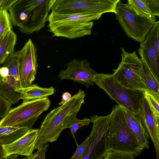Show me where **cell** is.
<instances>
[{
	"label": "cell",
	"instance_id": "6da1fadb",
	"mask_svg": "<svg viewBox=\"0 0 159 159\" xmlns=\"http://www.w3.org/2000/svg\"><path fill=\"white\" fill-rule=\"evenodd\" d=\"M85 92L79 89L64 104L54 109L45 116L39 129L34 149H40L48 142L57 141L62 131L68 128L84 103Z\"/></svg>",
	"mask_w": 159,
	"mask_h": 159
},
{
	"label": "cell",
	"instance_id": "7a4b0ae2",
	"mask_svg": "<svg viewBox=\"0 0 159 159\" xmlns=\"http://www.w3.org/2000/svg\"><path fill=\"white\" fill-rule=\"evenodd\" d=\"M54 0H17L9 14L12 25L27 34L44 28Z\"/></svg>",
	"mask_w": 159,
	"mask_h": 159
},
{
	"label": "cell",
	"instance_id": "3957f363",
	"mask_svg": "<svg viewBox=\"0 0 159 159\" xmlns=\"http://www.w3.org/2000/svg\"><path fill=\"white\" fill-rule=\"evenodd\" d=\"M102 14H64L52 11L47 21L49 31L54 36L72 39L90 35L93 20H98Z\"/></svg>",
	"mask_w": 159,
	"mask_h": 159
},
{
	"label": "cell",
	"instance_id": "277c9868",
	"mask_svg": "<svg viewBox=\"0 0 159 159\" xmlns=\"http://www.w3.org/2000/svg\"><path fill=\"white\" fill-rule=\"evenodd\" d=\"M107 135V149L113 151L139 156L143 149L129 128L121 107H113Z\"/></svg>",
	"mask_w": 159,
	"mask_h": 159
},
{
	"label": "cell",
	"instance_id": "5b68a950",
	"mask_svg": "<svg viewBox=\"0 0 159 159\" xmlns=\"http://www.w3.org/2000/svg\"><path fill=\"white\" fill-rule=\"evenodd\" d=\"M94 82L122 108L132 115H139L143 92L123 87L115 79L112 74L97 73Z\"/></svg>",
	"mask_w": 159,
	"mask_h": 159
},
{
	"label": "cell",
	"instance_id": "8992f818",
	"mask_svg": "<svg viewBox=\"0 0 159 159\" xmlns=\"http://www.w3.org/2000/svg\"><path fill=\"white\" fill-rule=\"evenodd\" d=\"M115 14L126 35L140 43L145 40L156 22L155 16L138 13L127 3L120 1L117 5Z\"/></svg>",
	"mask_w": 159,
	"mask_h": 159
},
{
	"label": "cell",
	"instance_id": "52a82bcc",
	"mask_svg": "<svg viewBox=\"0 0 159 159\" xmlns=\"http://www.w3.org/2000/svg\"><path fill=\"white\" fill-rule=\"evenodd\" d=\"M51 104L48 97L23 101L19 106L11 109L0 121V127L15 126L32 129L39 116L47 110Z\"/></svg>",
	"mask_w": 159,
	"mask_h": 159
},
{
	"label": "cell",
	"instance_id": "ba28073f",
	"mask_svg": "<svg viewBox=\"0 0 159 159\" xmlns=\"http://www.w3.org/2000/svg\"><path fill=\"white\" fill-rule=\"evenodd\" d=\"M121 61L112 74L115 79L123 87L143 92L147 90L141 75V62L137 52L129 53L120 48Z\"/></svg>",
	"mask_w": 159,
	"mask_h": 159
},
{
	"label": "cell",
	"instance_id": "9c48e42d",
	"mask_svg": "<svg viewBox=\"0 0 159 159\" xmlns=\"http://www.w3.org/2000/svg\"><path fill=\"white\" fill-rule=\"evenodd\" d=\"M120 0H54L51 10L64 14L116 13Z\"/></svg>",
	"mask_w": 159,
	"mask_h": 159
},
{
	"label": "cell",
	"instance_id": "30bf717a",
	"mask_svg": "<svg viewBox=\"0 0 159 159\" xmlns=\"http://www.w3.org/2000/svg\"><path fill=\"white\" fill-rule=\"evenodd\" d=\"M111 116V112L105 116H90L92 128L81 159H103L107 152V135Z\"/></svg>",
	"mask_w": 159,
	"mask_h": 159
},
{
	"label": "cell",
	"instance_id": "8fae6325",
	"mask_svg": "<svg viewBox=\"0 0 159 159\" xmlns=\"http://www.w3.org/2000/svg\"><path fill=\"white\" fill-rule=\"evenodd\" d=\"M16 52L21 87H27L32 84L37 74L38 64L36 48L29 39L22 48Z\"/></svg>",
	"mask_w": 159,
	"mask_h": 159
},
{
	"label": "cell",
	"instance_id": "7c38bea8",
	"mask_svg": "<svg viewBox=\"0 0 159 159\" xmlns=\"http://www.w3.org/2000/svg\"><path fill=\"white\" fill-rule=\"evenodd\" d=\"M67 68L59 72L58 77L60 80H70L75 82L84 85L87 88L93 85L96 72L90 66L85 59H74L65 65Z\"/></svg>",
	"mask_w": 159,
	"mask_h": 159
},
{
	"label": "cell",
	"instance_id": "4fadbf2b",
	"mask_svg": "<svg viewBox=\"0 0 159 159\" xmlns=\"http://www.w3.org/2000/svg\"><path fill=\"white\" fill-rule=\"evenodd\" d=\"M159 36V22L156 21L146 36L145 40L140 43L137 52L159 81V48L157 45Z\"/></svg>",
	"mask_w": 159,
	"mask_h": 159
},
{
	"label": "cell",
	"instance_id": "5bb4252c",
	"mask_svg": "<svg viewBox=\"0 0 159 159\" xmlns=\"http://www.w3.org/2000/svg\"><path fill=\"white\" fill-rule=\"evenodd\" d=\"M39 129H31L13 142L1 146L4 157L16 154L29 157L33 154Z\"/></svg>",
	"mask_w": 159,
	"mask_h": 159
},
{
	"label": "cell",
	"instance_id": "9a60e30c",
	"mask_svg": "<svg viewBox=\"0 0 159 159\" xmlns=\"http://www.w3.org/2000/svg\"><path fill=\"white\" fill-rule=\"evenodd\" d=\"M139 115L145 130L154 145L156 159H159V122L155 120L143 96L140 105Z\"/></svg>",
	"mask_w": 159,
	"mask_h": 159
},
{
	"label": "cell",
	"instance_id": "2e32d148",
	"mask_svg": "<svg viewBox=\"0 0 159 159\" xmlns=\"http://www.w3.org/2000/svg\"><path fill=\"white\" fill-rule=\"evenodd\" d=\"M121 108L127 125L139 144L143 149L149 148L148 139L150 137L142 124L139 115H132Z\"/></svg>",
	"mask_w": 159,
	"mask_h": 159
},
{
	"label": "cell",
	"instance_id": "e0dca14e",
	"mask_svg": "<svg viewBox=\"0 0 159 159\" xmlns=\"http://www.w3.org/2000/svg\"><path fill=\"white\" fill-rule=\"evenodd\" d=\"M20 88V80L8 75L2 78L0 83V94L11 104H15L21 99V93L16 90Z\"/></svg>",
	"mask_w": 159,
	"mask_h": 159
},
{
	"label": "cell",
	"instance_id": "ac0fdd59",
	"mask_svg": "<svg viewBox=\"0 0 159 159\" xmlns=\"http://www.w3.org/2000/svg\"><path fill=\"white\" fill-rule=\"evenodd\" d=\"M16 90L21 94V99L28 101L48 97L53 94L56 90L53 87L44 88L37 84H32L25 88H21Z\"/></svg>",
	"mask_w": 159,
	"mask_h": 159
},
{
	"label": "cell",
	"instance_id": "d6986e66",
	"mask_svg": "<svg viewBox=\"0 0 159 159\" xmlns=\"http://www.w3.org/2000/svg\"><path fill=\"white\" fill-rule=\"evenodd\" d=\"M127 4L138 13L159 17V0H128Z\"/></svg>",
	"mask_w": 159,
	"mask_h": 159
},
{
	"label": "cell",
	"instance_id": "ffe728a7",
	"mask_svg": "<svg viewBox=\"0 0 159 159\" xmlns=\"http://www.w3.org/2000/svg\"><path fill=\"white\" fill-rule=\"evenodd\" d=\"M16 40V34L12 30L0 39V65L3 64L8 57L15 52Z\"/></svg>",
	"mask_w": 159,
	"mask_h": 159
},
{
	"label": "cell",
	"instance_id": "44dd1931",
	"mask_svg": "<svg viewBox=\"0 0 159 159\" xmlns=\"http://www.w3.org/2000/svg\"><path fill=\"white\" fill-rule=\"evenodd\" d=\"M30 129L25 127H0V146L13 142Z\"/></svg>",
	"mask_w": 159,
	"mask_h": 159
},
{
	"label": "cell",
	"instance_id": "7402d4cb",
	"mask_svg": "<svg viewBox=\"0 0 159 159\" xmlns=\"http://www.w3.org/2000/svg\"><path fill=\"white\" fill-rule=\"evenodd\" d=\"M141 62V75L147 89L159 93V82L145 62L140 58Z\"/></svg>",
	"mask_w": 159,
	"mask_h": 159
},
{
	"label": "cell",
	"instance_id": "603a6c76",
	"mask_svg": "<svg viewBox=\"0 0 159 159\" xmlns=\"http://www.w3.org/2000/svg\"><path fill=\"white\" fill-rule=\"evenodd\" d=\"M143 94L155 120L159 122V93L148 89Z\"/></svg>",
	"mask_w": 159,
	"mask_h": 159
},
{
	"label": "cell",
	"instance_id": "cb8c5ba5",
	"mask_svg": "<svg viewBox=\"0 0 159 159\" xmlns=\"http://www.w3.org/2000/svg\"><path fill=\"white\" fill-rule=\"evenodd\" d=\"M3 64V66L8 70V75L19 80V64L16 52L9 56Z\"/></svg>",
	"mask_w": 159,
	"mask_h": 159
},
{
	"label": "cell",
	"instance_id": "d4e9b609",
	"mask_svg": "<svg viewBox=\"0 0 159 159\" xmlns=\"http://www.w3.org/2000/svg\"><path fill=\"white\" fill-rule=\"evenodd\" d=\"M12 23L7 11H0V39L9 30H11Z\"/></svg>",
	"mask_w": 159,
	"mask_h": 159
},
{
	"label": "cell",
	"instance_id": "484cf974",
	"mask_svg": "<svg viewBox=\"0 0 159 159\" xmlns=\"http://www.w3.org/2000/svg\"><path fill=\"white\" fill-rule=\"evenodd\" d=\"M90 122L91 119L88 118H84L82 120H80L77 119L76 117L72 121L68 127L70 129L73 137L75 138L74 134L76 133L78 129L81 128L84 126L88 125Z\"/></svg>",
	"mask_w": 159,
	"mask_h": 159
},
{
	"label": "cell",
	"instance_id": "4316f807",
	"mask_svg": "<svg viewBox=\"0 0 159 159\" xmlns=\"http://www.w3.org/2000/svg\"><path fill=\"white\" fill-rule=\"evenodd\" d=\"M103 159H134L131 154L113 151H107L103 157Z\"/></svg>",
	"mask_w": 159,
	"mask_h": 159
},
{
	"label": "cell",
	"instance_id": "83f0119b",
	"mask_svg": "<svg viewBox=\"0 0 159 159\" xmlns=\"http://www.w3.org/2000/svg\"><path fill=\"white\" fill-rule=\"evenodd\" d=\"M11 104L0 94V118L4 117L9 111Z\"/></svg>",
	"mask_w": 159,
	"mask_h": 159
},
{
	"label": "cell",
	"instance_id": "f1b7e54d",
	"mask_svg": "<svg viewBox=\"0 0 159 159\" xmlns=\"http://www.w3.org/2000/svg\"><path fill=\"white\" fill-rule=\"evenodd\" d=\"M88 137L80 145L77 143V147L76 150L72 156L69 159H81L85 152L87 144Z\"/></svg>",
	"mask_w": 159,
	"mask_h": 159
},
{
	"label": "cell",
	"instance_id": "f546056e",
	"mask_svg": "<svg viewBox=\"0 0 159 159\" xmlns=\"http://www.w3.org/2000/svg\"><path fill=\"white\" fill-rule=\"evenodd\" d=\"M49 146L48 144H44L41 148L28 157L27 159H46L45 153Z\"/></svg>",
	"mask_w": 159,
	"mask_h": 159
},
{
	"label": "cell",
	"instance_id": "4dcf8cb0",
	"mask_svg": "<svg viewBox=\"0 0 159 159\" xmlns=\"http://www.w3.org/2000/svg\"><path fill=\"white\" fill-rule=\"evenodd\" d=\"M17 0H2L0 5V11L9 10Z\"/></svg>",
	"mask_w": 159,
	"mask_h": 159
},
{
	"label": "cell",
	"instance_id": "1f68e13d",
	"mask_svg": "<svg viewBox=\"0 0 159 159\" xmlns=\"http://www.w3.org/2000/svg\"><path fill=\"white\" fill-rule=\"evenodd\" d=\"M71 94L67 92H66L62 95V99L61 101L58 103L59 105H62L68 102L71 99Z\"/></svg>",
	"mask_w": 159,
	"mask_h": 159
},
{
	"label": "cell",
	"instance_id": "d6a6232c",
	"mask_svg": "<svg viewBox=\"0 0 159 159\" xmlns=\"http://www.w3.org/2000/svg\"><path fill=\"white\" fill-rule=\"evenodd\" d=\"M0 74L2 78L7 77L9 75V70L8 68L7 67L3 66L1 67Z\"/></svg>",
	"mask_w": 159,
	"mask_h": 159
},
{
	"label": "cell",
	"instance_id": "836d02e7",
	"mask_svg": "<svg viewBox=\"0 0 159 159\" xmlns=\"http://www.w3.org/2000/svg\"><path fill=\"white\" fill-rule=\"evenodd\" d=\"M19 155L16 154H11L6 157H4L3 159H27L28 157L23 158H19Z\"/></svg>",
	"mask_w": 159,
	"mask_h": 159
},
{
	"label": "cell",
	"instance_id": "e575fe53",
	"mask_svg": "<svg viewBox=\"0 0 159 159\" xmlns=\"http://www.w3.org/2000/svg\"><path fill=\"white\" fill-rule=\"evenodd\" d=\"M4 157L2 150L1 147L0 146V159H3Z\"/></svg>",
	"mask_w": 159,
	"mask_h": 159
},
{
	"label": "cell",
	"instance_id": "d590c367",
	"mask_svg": "<svg viewBox=\"0 0 159 159\" xmlns=\"http://www.w3.org/2000/svg\"><path fill=\"white\" fill-rule=\"evenodd\" d=\"M0 68H1V67H0ZM2 79V78L1 76V75L0 74V83L1 82Z\"/></svg>",
	"mask_w": 159,
	"mask_h": 159
},
{
	"label": "cell",
	"instance_id": "8d00e7d4",
	"mask_svg": "<svg viewBox=\"0 0 159 159\" xmlns=\"http://www.w3.org/2000/svg\"><path fill=\"white\" fill-rule=\"evenodd\" d=\"M2 0H0V5H1V2H2Z\"/></svg>",
	"mask_w": 159,
	"mask_h": 159
}]
</instances>
